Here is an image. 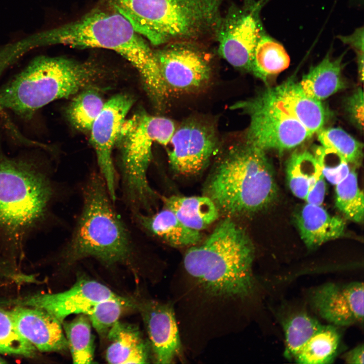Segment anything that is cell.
<instances>
[{
	"instance_id": "obj_22",
	"label": "cell",
	"mask_w": 364,
	"mask_h": 364,
	"mask_svg": "<svg viewBox=\"0 0 364 364\" xmlns=\"http://www.w3.org/2000/svg\"><path fill=\"white\" fill-rule=\"evenodd\" d=\"M162 200L164 207L172 211L185 225L198 231L206 228L219 215L218 207L209 197L172 195Z\"/></svg>"
},
{
	"instance_id": "obj_18",
	"label": "cell",
	"mask_w": 364,
	"mask_h": 364,
	"mask_svg": "<svg viewBox=\"0 0 364 364\" xmlns=\"http://www.w3.org/2000/svg\"><path fill=\"white\" fill-rule=\"evenodd\" d=\"M275 103L299 121L311 133L317 132L329 117L321 101L308 96L300 83L290 78L282 84L266 89Z\"/></svg>"
},
{
	"instance_id": "obj_26",
	"label": "cell",
	"mask_w": 364,
	"mask_h": 364,
	"mask_svg": "<svg viewBox=\"0 0 364 364\" xmlns=\"http://www.w3.org/2000/svg\"><path fill=\"white\" fill-rule=\"evenodd\" d=\"M286 171L290 190L304 200L322 172L313 154L306 151L294 152L287 161Z\"/></svg>"
},
{
	"instance_id": "obj_11",
	"label": "cell",
	"mask_w": 364,
	"mask_h": 364,
	"mask_svg": "<svg viewBox=\"0 0 364 364\" xmlns=\"http://www.w3.org/2000/svg\"><path fill=\"white\" fill-rule=\"evenodd\" d=\"M168 93H189L206 84L211 67L202 53L188 42L170 43L154 52Z\"/></svg>"
},
{
	"instance_id": "obj_10",
	"label": "cell",
	"mask_w": 364,
	"mask_h": 364,
	"mask_svg": "<svg viewBox=\"0 0 364 364\" xmlns=\"http://www.w3.org/2000/svg\"><path fill=\"white\" fill-rule=\"evenodd\" d=\"M262 5L246 0L230 8L216 30L219 55L237 68L251 72L255 48L264 31L259 16Z\"/></svg>"
},
{
	"instance_id": "obj_9",
	"label": "cell",
	"mask_w": 364,
	"mask_h": 364,
	"mask_svg": "<svg viewBox=\"0 0 364 364\" xmlns=\"http://www.w3.org/2000/svg\"><path fill=\"white\" fill-rule=\"evenodd\" d=\"M231 108L241 110L250 117L246 143L265 151L292 149L313 134L280 108L267 89L253 98L235 103Z\"/></svg>"
},
{
	"instance_id": "obj_14",
	"label": "cell",
	"mask_w": 364,
	"mask_h": 364,
	"mask_svg": "<svg viewBox=\"0 0 364 364\" xmlns=\"http://www.w3.org/2000/svg\"><path fill=\"white\" fill-rule=\"evenodd\" d=\"M363 283L324 284L309 291L312 309L334 326H349L363 323Z\"/></svg>"
},
{
	"instance_id": "obj_4",
	"label": "cell",
	"mask_w": 364,
	"mask_h": 364,
	"mask_svg": "<svg viewBox=\"0 0 364 364\" xmlns=\"http://www.w3.org/2000/svg\"><path fill=\"white\" fill-rule=\"evenodd\" d=\"M223 0H113L116 11L154 45L194 40L214 32Z\"/></svg>"
},
{
	"instance_id": "obj_8",
	"label": "cell",
	"mask_w": 364,
	"mask_h": 364,
	"mask_svg": "<svg viewBox=\"0 0 364 364\" xmlns=\"http://www.w3.org/2000/svg\"><path fill=\"white\" fill-rule=\"evenodd\" d=\"M176 129L171 119L139 112L124 122L118 147L122 183L126 199L136 211L147 210L155 196L147 177L152 146H167Z\"/></svg>"
},
{
	"instance_id": "obj_17",
	"label": "cell",
	"mask_w": 364,
	"mask_h": 364,
	"mask_svg": "<svg viewBox=\"0 0 364 364\" xmlns=\"http://www.w3.org/2000/svg\"><path fill=\"white\" fill-rule=\"evenodd\" d=\"M157 363H169L180 351L178 328L172 308L148 301L140 306Z\"/></svg>"
},
{
	"instance_id": "obj_19",
	"label": "cell",
	"mask_w": 364,
	"mask_h": 364,
	"mask_svg": "<svg viewBox=\"0 0 364 364\" xmlns=\"http://www.w3.org/2000/svg\"><path fill=\"white\" fill-rule=\"evenodd\" d=\"M294 219L301 238L310 249L342 237L346 229L342 218L331 215L321 205L305 204Z\"/></svg>"
},
{
	"instance_id": "obj_24",
	"label": "cell",
	"mask_w": 364,
	"mask_h": 364,
	"mask_svg": "<svg viewBox=\"0 0 364 364\" xmlns=\"http://www.w3.org/2000/svg\"><path fill=\"white\" fill-rule=\"evenodd\" d=\"M290 59L283 46L265 31L254 50L251 72L266 81L267 79L286 69Z\"/></svg>"
},
{
	"instance_id": "obj_31",
	"label": "cell",
	"mask_w": 364,
	"mask_h": 364,
	"mask_svg": "<svg viewBox=\"0 0 364 364\" xmlns=\"http://www.w3.org/2000/svg\"><path fill=\"white\" fill-rule=\"evenodd\" d=\"M37 351L19 333L10 311L0 305V353L33 358Z\"/></svg>"
},
{
	"instance_id": "obj_2",
	"label": "cell",
	"mask_w": 364,
	"mask_h": 364,
	"mask_svg": "<svg viewBox=\"0 0 364 364\" xmlns=\"http://www.w3.org/2000/svg\"><path fill=\"white\" fill-rule=\"evenodd\" d=\"M36 40L39 47L61 44L114 51L138 70L154 99L162 100L168 95L154 52L117 12L93 11L75 21L36 33Z\"/></svg>"
},
{
	"instance_id": "obj_6",
	"label": "cell",
	"mask_w": 364,
	"mask_h": 364,
	"mask_svg": "<svg viewBox=\"0 0 364 364\" xmlns=\"http://www.w3.org/2000/svg\"><path fill=\"white\" fill-rule=\"evenodd\" d=\"M207 190L218 209L234 215L263 210L278 195L274 171L265 151L247 143L232 149L222 160Z\"/></svg>"
},
{
	"instance_id": "obj_34",
	"label": "cell",
	"mask_w": 364,
	"mask_h": 364,
	"mask_svg": "<svg viewBox=\"0 0 364 364\" xmlns=\"http://www.w3.org/2000/svg\"><path fill=\"white\" fill-rule=\"evenodd\" d=\"M313 154L325 178L333 185H336L348 174V162L336 151L321 146L315 147Z\"/></svg>"
},
{
	"instance_id": "obj_23",
	"label": "cell",
	"mask_w": 364,
	"mask_h": 364,
	"mask_svg": "<svg viewBox=\"0 0 364 364\" xmlns=\"http://www.w3.org/2000/svg\"><path fill=\"white\" fill-rule=\"evenodd\" d=\"M342 57L332 59L327 54L302 78L300 84L309 97L322 101L345 87L342 76Z\"/></svg>"
},
{
	"instance_id": "obj_32",
	"label": "cell",
	"mask_w": 364,
	"mask_h": 364,
	"mask_svg": "<svg viewBox=\"0 0 364 364\" xmlns=\"http://www.w3.org/2000/svg\"><path fill=\"white\" fill-rule=\"evenodd\" d=\"M322 146L333 149L348 162L358 165L362 158L363 144L340 128H322L317 132Z\"/></svg>"
},
{
	"instance_id": "obj_20",
	"label": "cell",
	"mask_w": 364,
	"mask_h": 364,
	"mask_svg": "<svg viewBox=\"0 0 364 364\" xmlns=\"http://www.w3.org/2000/svg\"><path fill=\"white\" fill-rule=\"evenodd\" d=\"M135 214L143 229L173 246L191 247L197 245L201 240L200 231L185 225L166 208L153 214Z\"/></svg>"
},
{
	"instance_id": "obj_25",
	"label": "cell",
	"mask_w": 364,
	"mask_h": 364,
	"mask_svg": "<svg viewBox=\"0 0 364 364\" xmlns=\"http://www.w3.org/2000/svg\"><path fill=\"white\" fill-rule=\"evenodd\" d=\"M340 338L335 326L323 325L297 352L293 359L301 364L331 363L337 355Z\"/></svg>"
},
{
	"instance_id": "obj_3",
	"label": "cell",
	"mask_w": 364,
	"mask_h": 364,
	"mask_svg": "<svg viewBox=\"0 0 364 364\" xmlns=\"http://www.w3.org/2000/svg\"><path fill=\"white\" fill-rule=\"evenodd\" d=\"M81 213L63 251L64 262L93 257L107 264L125 262L133 252L129 231L115 209L101 174H91L82 190Z\"/></svg>"
},
{
	"instance_id": "obj_33",
	"label": "cell",
	"mask_w": 364,
	"mask_h": 364,
	"mask_svg": "<svg viewBox=\"0 0 364 364\" xmlns=\"http://www.w3.org/2000/svg\"><path fill=\"white\" fill-rule=\"evenodd\" d=\"M132 305L130 300H105L94 305L85 315L98 334L106 336L111 327L118 321L123 308Z\"/></svg>"
},
{
	"instance_id": "obj_27",
	"label": "cell",
	"mask_w": 364,
	"mask_h": 364,
	"mask_svg": "<svg viewBox=\"0 0 364 364\" xmlns=\"http://www.w3.org/2000/svg\"><path fill=\"white\" fill-rule=\"evenodd\" d=\"M63 328L74 363L94 362V344L90 322L79 314L73 320L63 322Z\"/></svg>"
},
{
	"instance_id": "obj_1",
	"label": "cell",
	"mask_w": 364,
	"mask_h": 364,
	"mask_svg": "<svg viewBox=\"0 0 364 364\" xmlns=\"http://www.w3.org/2000/svg\"><path fill=\"white\" fill-rule=\"evenodd\" d=\"M254 247L244 229L230 218L221 222L201 245L186 252L187 274L212 297L243 299L253 293Z\"/></svg>"
},
{
	"instance_id": "obj_7",
	"label": "cell",
	"mask_w": 364,
	"mask_h": 364,
	"mask_svg": "<svg viewBox=\"0 0 364 364\" xmlns=\"http://www.w3.org/2000/svg\"><path fill=\"white\" fill-rule=\"evenodd\" d=\"M54 194L48 174L31 159L0 151V233L14 244L45 217Z\"/></svg>"
},
{
	"instance_id": "obj_35",
	"label": "cell",
	"mask_w": 364,
	"mask_h": 364,
	"mask_svg": "<svg viewBox=\"0 0 364 364\" xmlns=\"http://www.w3.org/2000/svg\"><path fill=\"white\" fill-rule=\"evenodd\" d=\"M346 110L351 121L360 129L363 125V93L358 88L348 98L346 102Z\"/></svg>"
},
{
	"instance_id": "obj_30",
	"label": "cell",
	"mask_w": 364,
	"mask_h": 364,
	"mask_svg": "<svg viewBox=\"0 0 364 364\" xmlns=\"http://www.w3.org/2000/svg\"><path fill=\"white\" fill-rule=\"evenodd\" d=\"M322 325L317 320L306 313H299L290 317L284 325V355L287 358L293 359Z\"/></svg>"
},
{
	"instance_id": "obj_5",
	"label": "cell",
	"mask_w": 364,
	"mask_h": 364,
	"mask_svg": "<svg viewBox=\"0 0 364 364\" xmlns=\"http://www.w3.org/2000/svg\"><path fill=\"white\" fill-rule=\"evenodd\" d=\"M97 73L95 65L61 57L39 56L0 87V112L8 110L26 119L56 100L85 87Z\"/></svg>"
},
{
	"instance_id": "obj_28",
	"label": "cell",
	"mask_w": 364,
	"mask_h": 364,
	"mask_svg": "<svg viewBox=\"0 0 364 364\" xmlns=\"http://www.w3.org/2000/svg\"><path fill=\"white\" fill-rule=\"evenodd\" d=\"M336 208L348 219L361 223L363 220V193L358 187L357 175L350 169L346 177L336 185Z\"/></svg>"
},
{
	"instance_id": "obj_38",
	"label": "cell",
	"mask_w": 364,
	"mask_h": 364,
	"mask_svg": "<svg viewBox=\"0 0 364 364\" xmlns=\"http://www.w3.org/2000/svg\"><path fill=\"white\" fill-rule=\"evenodd\" d=\"M343 359L347 363L363 364L364 362L363 344H359L347 352L343 355Z\"/></svg>"
},
{
	"instance_id": "obj_13",
	"label": "cell",
	"mask_w": 364,
	"mask_h": 364,
	"mask_svg": "<svg viewBox=\"0 0 364 364\" xmlns=\"http://www.w3.org/2000/svg\"><path fill=\"white\" fill-rule=\"evenodd\" d=\"M132 104V99L126 95L112 97L104 103L90 130V142L97 155L100 174L113 201L116 199V189L112 150Z\"/></svg>"
},
{
	"instance_id": "obj_16",
	"label": "cell",
	"mask_w": 364,
	"mask_h": 364,
	"mask_svg": "<svg viewBox=\"0 0 364 364\" xmlns=\"http://www.w3.org/2000/svg\"><path fill=\"white\" fill-rule=\"evenodd\" d=\"M10 312L21 336L42 352H61L68 348L62 323L45 310L14 305Z\"/></svg>"
},
{
	"instance_id": "obj_15",
	"label": "cell",
	"mask_w": 364,
	"mask_h": 364,
	"mask_svg": "<svg viewBox=\"0 0 364 364\" xmlns=\"http://www.w3.org/2000/svg\"><path fill=\"white\" fill-rule=\"evenodd\" d=\"M214 130L196 121H189L175 129L169 143L170 165L176 172L191 175L201 171L217 146Z\"/></svg>"
},
{
	"instance_id": "obj_29",
	"label": "cell",
	"mask_w": 364,
	"mask_h": 364,
	"mask_svg": "<svg viewBox=\"0 0 364 364\" xmlns=\"http://www.w3.org/2000/svg\"><path fill=\"white\" fill-rule=\"evenodd\" d=\"M104 103L102 98L96 90H83L69 105L66 111L67 116L76 128L90 131Z\"/></svg>"
},
{
	"instance_id": "obj_39",
	"label": "cell",
	"mask_w": 364,
	"mask_h": 364,
	"mask_svg": "<svg viewBox=\"0 0 364 364\" xmlns=\"http://www.w3.org/2000/svg\"><path fill=\"white\" fill-rule=\"evenodd\" d=\"M7 362L5 360V359L0 356V363H5Z\"/></svg>"
},
{
	"instance_id": "obj_12",
	"label": "cell",
	"mask_w": 364,
	"mask_h": 364,
	"mask_svg": "<svg viewBox=\"0 0 364 364\" xmlns=\"http://www.w3.org/2000/svg\"><path fill=\"white\" fill-rule=\"evenodd\" d=\"M108 299L130 301L98 282L82 279L64 292L35 294L2 302L43 309L62 323L68 315L86 314L96 304Z\"/></svg>"
},
{
	"instance_id": "obj_36",
	"label": "cell",
	"mask_w": 364,
	"mask_h": 364,
	"mask_svg": "<svg viewBox=\"0 0 364 364\" xmlns=\"http://www.w3.org/2000/svg\"><path fill=\"white\" fill-rule=\"evenodd\" d=\"M326 191V183L322 172L311 189L309 191L305 200L307 203L321 205L324 200Z\"/></svg>"
},
{
	"instance_id": "obj_37",
	"label": "cell",
	"mask_w": 364,
	"mask_h": 364,
	"mask_svg": "<svg viewBox=\"0 0 364 364\" xmlns=\"http://www.w3.org/2000/svg\"><path fill=\"white\" fill-rule=\"evenodd\" d=\"M339 39L344 43L354 49L356 55L363 54V28H358L351 35L340 36Z\"/></svg>"
},
{
	"instance_id": "obj_21",
	"label": "cell",
	"mask_w": 364,
	"mask_h": 364,
	"mask_svg": "<svg viewBox=\"0 0 364 364\" xmlns=\"http://www.w3.org/2000/svg\"><path fill=\"white\" fill-rule=\"evenodd\" d=\"M107 336L110 342L106 354L108 363L147 362V347L138 328L134 325L118 321Z\"/></svg>"
}]
</instances>
